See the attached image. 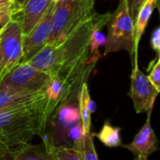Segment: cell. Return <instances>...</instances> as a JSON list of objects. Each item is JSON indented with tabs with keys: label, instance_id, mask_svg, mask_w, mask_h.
<instances>
[{
	"label": "cell",
	"instance_id": "cell-23",
	"mask_svg": "<svg viewBox=\"0 0 160 160\" xmlns=\"http://www.w3.org/2000/svg\"><path fill=\"white\" fill-rule=\"evenodd\" d=\"M14 8V1H0V12H7L12 10Z\"/></svg>",
	"mask_w": 160,
	"mask_h": 160
},
{
	"label": "cell",
	"instance_id": "cell-16",
	"mask_svg": "<svg viewBox=\"0 0 160 160\" xmlns=\"http://www.w3.org/2000/svg\"><path fill=\"white\" fill-rule=\"evenodd\" d=\"M94 137H97L105 146L109 148H116L122 146L121 128L112 126L110 120H106L103 127L98 133H93Z\"/></svg>",
	"mask_w": 160,
	"mask_h": 160
},
{
	"label": "cell",
	"instance_id": "cell-10",
	"mask_svg": "<svg viewBox=\"0 0 160 160\" xmlns=\"http://www.w3.org/2000/svg\"><path fill=\"white\" fill-rule=\"evenodd\" d=\"M51 2L52 0H26L12 8L10 20L20 24L22 37L26 36L38 22Z\"/></svg>",
	"mask_w": 160,
	"mask_h": 160
},
{
	"label": "cell",
	"instance_id": "cell-3",
	"mask_svg": "<svg viewBox=\"0 0 160 160\" xmlns=\"http://www.w3.org/2000/svg\"><path fill=\"white\" fill-rule=\"evenodd\" d=\"M83 131L78 106V96L56 107L48 119L41 140L52 147H71L79 150Z\"/></svg>",
	"mask_w": 160,
	"mask_h": 160
},
{
	"label": "cell",
	"instance_id": "cell-12",
	"mask_svg": "<svg viewBox=\"0 0 160 160\" xmlns=\"http://www.w3.org/2000/svg\"><path fill=\"white\" fill-rule=\"evenodd\" d=\"M158 7V0H146L142 6L139 13L137 15L135 23H134V58L133 62L138 60V50L139 45L143 35V32L148 24L151 15L154 10Z\"/></svg>",
	"mask_w": 160,
	"mask_h": 160
},
{
	"label": "cell",
	"instance_id": "cell-22",
	"mask_svg": "<svg viewBox=\"0 0 160 160\" xmlns=\"http://www.w3.org/2000/svg\"><path fill=\"white\" fill-rule=\"evenodd\" d=\"M151 46L153 50L157 52V55H159L160 52V28L157 27L152 34L151 38Z\"/></svg>",
	"mask_w": 160,
	"mask_h": 160
},
{
	"label": "cell",
	"instance_id": "cell-29",
	"mask_svg": "<svg viewBox=\"0 0 160 160\" xmlns=\"http://www.w3.org/2000/svg\"><path fill=\"white\" fill-rule=\"evenodd\" d=\"M94 1H95V0H94Z\"/></svg>",
	"mask_w": 160,
	"mask_h": 160
},
{
	"label": "cell",
	"instance_id": "cell-20",
	"mask_svg": "<svg viewBox=\"0 0 160 160\" xmlns=\"http://www.w3.org/2000/svg\"><path fill=\"white\" fill-rule=\"evenodd\" d=\"M126 4H127V8L128 10V13L133 21V22L135 23L137 15L139 13V10L141 9L142 6L144 4V2L146 0H125Z\"/></svg>",
	"mask_w": 160,
	"mask_h": 160
},
{
	"label": "cell",
	"instance_id": "cell-15",
	"mask_svg": "<svg viewBox=\"0 0 160 160\" xmlns=\"http://www.w3.org/2000/svg\"><path fill=\"white\" fill-rule=\"evenodd\" d=\"M44 90L36 93L26 92H12L0 90V110H4L8 107H12L18 104L28 102L39 98L44 97Z\"/></svg>",
	"mask_w": 160,
	"mask_h": 160
},
{
	"label": "cell",
	"instance_id": "cell-13",
	"mask_svg": "<svg viewBox=\"0 0 160 160\" xmlns=\"http://www.w3.org/2000/svg\"><path fill=\"white\" fill-rule=\"evenodd\" d=\"M13 160H57L53 147L47 142L42 141L40 144H27L20 148Z\"/></svg>",
	"mask_w": 160,
	"mask_h": 160
},
{
	"label": "cell",
	"instance_id": "cell-7",
	"mask_svg": "<svg viewBox=\"0 0 160 160\" xmlns=\"http://www.w3.org/2000/svg\"><path fill=\"white\" fill-rule=\"evenodd\" d=\"M22 33L20 24L10 20L0 28V82L22 57Z\"/></svg>",
	"mask_w": 160,
	"mask_h": 160
},
{
	"label": "cell",
	"instance_id": "cell-28",
	"mask_svg": "<svg viewBox=\"0 0 160 160\" xmlns=\"http://www.w3.org/2000/svg\"><path fill=\"white\" fill-rule=\"evenodd\" d=\"M0 1H14L15 2V0H0Z\"/></svg>",
	"mask_w": 160,
	"mask_h": 160
},
{
	"label": "cell",
	"instance_id": "cell-4",
	"mask_svg": "<svg viewBox=\"0 0 160 160\" xmlns=\"http://www.w3.org/2000/svg\"><path fill=\"white\" fill-rule=\"evenodd\" d=\"M108 36L104 54L127 51L134 58V22L128 13L125 0H120L117 8L111 13L107 22Z\"/></svg>",
	"mask_w": 160,
	"mask_h": 160
},
{
	"label": "cell",
	"instance_id": "cell-9",
	"mask_svg": "<svg viewBox=\"0 0 160 160\" xmlns=\"http://www.w3.org/2000/svg\"><path fill=\"white\" fill-rule=\"evenodd\" d=\"M55 4L56 1L52 0L42 18L26 36L22 37V57L21 62H28L47 45L52 31Z\"/></svg>",
	"mask_w": 160,
	"mask_h": 160
},
{
	"label": "cell",
	"instance_id": "cell-19",
	"mask_svg": "<svg viewBox=\"0 0 160 160\" xmlns=\"http://www.w3.org/2000/svg\"><path fill=\"white\" fill-rule=\"evenodd\" d=\"M150 73L147 75L151 83L156 87V89L160 92V58L159 55H157L156 59L150 64L149 67Z\"/></svg>",
	"mask_w": 160,
	"mask_h": 160
},
{
	"label": "cell",
	"instance_id": "cell-25",
	"mask_svg": "<svg viewBox=\"0 0 160 160\" xmlns=\"http://www.w3.org/2000/svg\"><path fill=\"white\" fill-rule=\"evenodd\" d=\"M24 1H26V0H15V2H14V7H15V6H18V5L22 4Z\"/></svg>",
	"mask_w": 160,
	"mask_h": 160
},
{
	"label": "cell",
	"instance_id": "cell-11",
	"mask_svg": "<svg viewBox=\"0 0 160 160\" xmlns=\"http://www.w3.org/2000/svg\"><path fill=\"white\" fill-rule=\"evenodd\" d=\"M153 112H146L147 119L135 135L133 141L128 144H122V147L128 149L135 157H144L148 158L150 155L154 154L158 150V137L154 128L151 126V114Z\"/></svg>",
	"mask_w": 160,
	"mask_h": 160
},
{
	"label": "cell",
	"instance_id": "cell-21",
	"mask_svg": "<svg viewBox=\"0 0 160 160\" xmlns=\"http://www.w3.org/2000/svg\"><path fill=\"white\" fill-rule=\"evenodd\" d=\"M18 150H13L8 147L0 140V160H13Z\"/></svg>",
	"mask_w": 160,
	"mask_h": 160
},
{
	"label": "cell",
	"instance_id": "cell-14",
	"mask_svg": "<svg viewBox=\"0 0 160 160\" xmlns=\"http://www.w3.org/2000/svg\"><path fill=\"white\" fill-rule=\"evenodd\" d=\"M78 106L83 134L91 132V114L96 112V103L90 97L87 82L82 83L78 95Z\"/></svg>",
	"mask_w": 160,
	"mask_h": 160
},
{
	"label": "cell",
	"instance_id": "cell-26",
	"mask_svg": "<svg viewBox=\"0 0 160 160\" xmlns=\"http://www.w3.org/2000/svg\"><path fill=\"white\" fill-rule=\"evenodd\" d=\"M85 2H87L91 7H94V5H95V1L94 0H84Z\"/></svg>",
	"mask_w": 160,
	"mask_h": 160
},
{
	"label": "cell",
	"instance_id": "cell-2",
	"mask_svg": "<svg viewBox=\"0 0 160 160\" xmlns=\"http://www.w3.org/2000/svg\"><path fill=\"white\" fill-rule=\"evenodd\" d=\"M55 109L44 96L0 110V140L13 150L30 144L35 136H43L48 119Z\"/></svg>",
	"mask_w": 160,
	"mask_h": 160
},
{
	"label": "cell",
	"instance_id": "cell-1",
	"mask_svg": "<svg viewBox=\"0 0 160 160\" xmlns=\"http://www.w3.org/2000/svg\"><path fill=\"white\" fill-rule=\"evenodd\" d=\"M99 15L93 11L85 16L64 38L47 44L27 63L51 77L90 74L96 62L89 60V44Z\"/></svg>",
	"mask_w": 160,
	"mask_h": 160
},
{
	"label": "cell",
	"instance_id": "cell-17",
	"mask_svg": "<svg viewBox=\"0 0 160 160\" xmlns=\"http://www.w3.org/2000/svg\"><path fill=\"white\" fill-rule=\"evenodd\" d=\"M82 160H99L94 145V136L92 132L83 134V138L79 148Z\"/></svg>",
	"mask_w": 160,
	"mask_h": 160
},
{
	"label": "cell",
	"instance_id": "cell-27",
	"mask_svg": "<svg viewBox=\"0 0 160 160\" xmlns=\"http://www.w3.org/2000/svg\"><path fill=\"white\" fill-rule=\"evenodd\" d=\"M134 160H148V158H144V157H136V158Z\"/></svg>",
	"mask_w": 160,
	"mask_h": 160
},
{
	"label": "cell",
	"instance_id": "cell-8",
	"mask_svg": "<svg viewBox=\"0 0 160 160\" xmlns=\"http://www.w3.org/2000/svg\"><path fill=\"white\" fill-rule=\"evenodd\" d=\"M130 79L129 97L133 101L135 112L137 113L153 112L155 101L160 92L151 83L147 75L140 69L138 60L134 61Z\"/></svg>",
	"mask_w": 160,
	"mask_h": 160
},
{
	"label": "cell",
	"instance_id": "cell-6",
	"mask_svg": "<svg viewBox=\"0 0 160 160\" xmlns=\"http://www.w3.org/2000/svg\"><path fill=\"white\" fill-rule=\"evenodd\" d=\"M51 76L27 62H21L0 82V90L36 93L43 91Z\"/></svg>",
	"mask_w": 160,
	"mask_h": 160
},
{
	"label": "cell",
	"instance_id": "cell-18",
	"mask_svg": "<svg viewBox=\"0 0 160 160\" xmlns=\"http://www.w3.org/2000/svg\"><path fill=\"white\" fill-rule=\"evenodd\" d=\"M54 156L57 160H82L79 150L71 147H53Z\"/></svg>",
	"mask_w": 160,
	"mask_h": 160
},
{
	"label": "cell",
	"instance_id": "cell-5",
	"mask_svg": "<svg viewBox=\"0 0 160 160\" xmlns=\"http://www.w3.org/2000/svg\"><path fill=\"white\" fill-rule=\"evenodd\" d=\"M91 7L84 0H58L52 15V31L47 44L64 38L85 16L92 13Z\"/></svg>",
	"mask_w": 160,
	"mask_h": 160
},
{
	"label": "cell",
	"instance_id": "cell-24",
	"mask_svg": "<svg viewBox=\"0 0 160 160\" xmlns=\"http://www.w3.org/2000/svg\"><path fill=\"white\" fill-rule=\"evenodd\" d=\"M9 21H10V11L0 12V25L3 26Z\"/></svg>",
	"mask_w": 160,
	"mask_h": 160
}]
</instances>
